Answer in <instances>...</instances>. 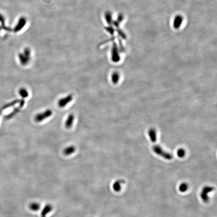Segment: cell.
<instances>
[{
    "label": "cell",
    "mask_w": 217,
    "mask_h": 217,
    "mask_svg": "<svg viewBox=\"0 0 217 217\" xmlns=\"http://www.w3.org/2000/svg\"><path fill=\"white\" fill-rule=\"evenodd\" d=\"M18 58L20 63L23 65H26L29 63L31 58V51L29 48H25L23 51L19 53Z\"/></svg>",
    "instance_id": "6da1fadb"
},
{
    "label": "cell",
    "mask_w": 217,
    "mask_h": 217,
    "mask_svg": "<svg viewBox=\"0 0 217 217\" xmlns=\"http://www.w3.org/2000/svg\"><path fill=\"white\" fill-rule=\"evenodd\" d=\"M215 190V188L210 186H206L202 188V191L200 192V196L204 202L207 203L209 202V198L208 194Z\"/></svg>",
    "instance_id": "7a4b0ae2"
},
{
    "label": "cell",
    "mask_w": 217,
    "mask_h": 217,
    "mask_svg": "<svg viewBox=\"0 0 217 217\" xmlns=\"http://www.w3.org/2000/svg\"><path fill=\"white\" fill-rule=\"evenodd\" d=\"M52 114V112L51 110H46V111L42 113H39L36 115L34 118L35 121L37 122H40L43 121L45 119L50 117Z\"/></svg>",
    "instance_id": "3957f363"
},
{
    "label": "cell",
    "mask_w": 217,
    "mask_h": 217,
    "mask_svg": "<svg viewBox=\"0 0 217 217\" xmlns=\"http://www.w3.org/2000/svg\"><path fill=\"white\" fill-rule=\"evenodd\" d=\"M111 55H112V60L114 63L118 62L120 57L119 55V50L118 46L116 42L113 43L112 50H111Z\"/></svg>",
    "instance_id": "277c9868"
},
{
    "label": "cell",
    "mask_w": 217,
    "mask_h": 217,
    "mask_svg": "<svg viewBox=\"0 0 217 217\" xmlns=\"http://www.w3.org/2000/svg\"><path fill=\"white\" fill-rule=\"evenodd\" d=\"M27 23V19L24 17H21L20 18L19 20L17 22V24L15 26L14 28V31L16 33L21 31L24 27H25V25Z\"/></svg>",
    "instance_id": "5b68a950"
},
{
    "label": "cell",
    "mask_w": 217,
    "mask_h": 217,
    "mask_svg": "<svg viewBox=\"0 0 217 217\" xmlns=\"http://www.w3.org/2000/svg\"><path fill=\"white\" fill-rule=\"evenodd\" d=\"M184 21V18L182 15H176L173 20V27L175 29H178L181 27Z\"/></svg>",
    "instance_id": "8992f818"
},
{
    "label": "cell",
    "mask_w": 217,
    "mask_h": 217,
    "mask_svg": "<svg viewBox=\"0 0 217 217\" xmlns=\"http://www.w3.org/2000/svg\"><path fill=\"white\" fill-rule=\"evenodd\" d=\"M73 99V97L71 95H69L65 98L61 99L58 102L59 106L61 108L65 107L67 106V104H69Z\"/></svg>",
    "instance_id": "52a82bcc"
},
{
    "label": "cell",
    "mask_w": 217,
    "mask_h": 217,
    "mask_svg": "<svg viewBox=\"0 0 217 217\" xmlns=\"http://www.w3.org/2000/svg\"><path fill=\"white\" fill-rule=\"evenodd\" d=\"M154 151L155 152L157 153V154L160 155L161 156H162L163 158L166 159L170 160L172 158V156H171V154L163 151L160 148H159L158 147H155L154 148Z\"/></svg>",
    "instance_id": "ba28073f"
},
{
    "label": "cell",
    "mask_w": 217,
    "mask_h": 217,
    "mask_svg": "<svg viewBox=\"0 0 217 217\" xmlns=\"http://www.w3.org/2000/svg\"><path fill=\"white\" fill-rule=\"evenodd\" d=\"M20 105L18 107H17L16 108H14V110L11 112L8 115H7L5 117V118L6 119H10L11 118H12L14 116H15L16 114L19 112L20 110L21 109V108H22L24 105L25 104V101L24 100H22L20 101Z\"/></svg>",
    "instance_id": "9c48e42d"
},
{
    "label": "cell",
    "mask_w": 217,
    "mask_h": 217,
    "mask_svg": "<svg viewBox=\"0 0 217 217\" xmlns=\"http://www.w3.org/2000/svg\"><path fill=\"white\" fill-rule=\"evenodd\" d=\"M74 120H75V116H74L73 114H70L67 117L66 122H65V127L67 128H69L71 127L73 125Z\"/></svg>",
    "instance_id": "30bf717a"
},
{
    "label": "cell",
    "mask_w": 217,
    "mask_h": 217,
    "mask_svg": "<svg viewBox=\"0 0 217 217\" xmlns=\"http://www.w3.org/2000/svg\"><path fill=\"white\" fill-rule=\"evenodd\" d=\"M125 182L124 180H118L113 184V189L116 192H119L121 190V184H124Z\"/></svg>",
    "instance_id": "8fae6325"
},
{
    "label": "cell",
    "mask_w": 217,
    "mask_h": 217,
    "mask_svg": "<svg viewBox=\"0 0 217 217\" xmlns=\"http://www.w3.org/2000/svg\"><path fill=\"white\" fill-rule=\"evenodd\" d=\"M105 18L106 20L107 23L108 25H111L113 23V19L112 14L111 12L107 11L105 13Z\"/></svg>",
    "instance_id": "7c38bea8"
},
{
    "label": "cell",
    "mask_w": 217,
    "mask_h": 217,
    "mask_svg": "<svg viewBox=\"0 0 217 217\" xmlns=\"http://www.w3.org/2000/svg\"><path fill=\"white\" fill-rule=\"evenodd\" d=\"M75 151V146H70L65 148L63 150V153L65 155H70L73 153Z\"/></svg>",
    "instance_id": "4fadbf2b"
},
{
    "label": "cell",
    "mask_w": 217,
    "mask_h": 217,
    "mask_svg": "<svg viewBox=\"0 0 217 217\" xmlns=\"http://www.w3.org/2000/svg\"><path fill=\"white\" fill-rule=\"evenodd\" d=\"M19 102H20V100H14V101L12 102L9 103V104L5 105V106L2 107L1 108H0V115H1V114L2 113V112L3 110H4L6 109V108H9V107H11L15 105L16 104H17V103H19Z\"/></svg>",
    "instance_id": "5bb4252c"
},
{
    "label": "cell",
    "mask_w": 217,
    "mask_h": 217,
    "mask_svg": "<svg viewBox=\"0 0 217 217\" xmlns=\"http://www.w3.org/2000/svg\"><path fill=\"white\" fill-rule=\"evenodd\" d=\"M19 95L21 96L23 98H26L29 96V94L27 92V90L25 88H21L19 91Z\"/></svg>",
    "instance_id": "9a60e30c"
},
{
    "label": "cell",
    "mask_w": 217,
    "mask_h": 217,
    "mask_svg": "<svg viewBox=\"0 0 217 217\" xmlns=\"http://www.w3.org/2000/svg\"><path fill=\"white\" fill-rule=\"evenodd\" d=\"M188 184L185 182H183L182 184H180V186H179V190L180 192H186L188 189Z\"/></svg>",
    "instance_id": "2e32d148"
},
{
    "label": "cell",
    "mask_w": 217,
    "mask_h": 217,
    "mask_svg": "<svg viewBox=\"0 0 217 217\" xmlns=\"http://www.w3.org/2000/svg\"><path fill=\"white\" fill-rule=\"evenodd\" d=\"M117 31L118 35L120 36V37H121L122 39H126L127 38V36L126 35V34L122 30L119 29V28H117Z\"/></svg>",
    "instance_id": "e0dca14e"
},
{
    "label": "cell",
    "mask_w": 217,
    "mask_h": 217,
    "mask_svg": "<svg viewBox=\"0 0 217 217\" xmlns=\"http://www.w3.org/2000/svg\"><path fill=\"white\" fill-rule=\"evenodd\" d=\"M105 29L108 32V33L110 34L111 35H113L115 33V30L113 27L111 26H109L108 27H105Z\"/></svg>",
    "instance_id": "ac0fdd59"
},
{
    "label": "cell",
    "mask_w": 217,
    "mask_h": 217,
    "mask_svg": "<svg viewBox=\"0 0 217 217\" xmlns=\"http://www.w3.org/2000/svg\"><path fill=\"white\" fill-rule=\"evenodd\" d=\"M30 209L33 211H38L40 208V205L37 203H33L30 205Z\"/></svg>",
    "instance_id": "d6986e66"
},
{
    "label": "cell",
    "mask_w": 217,
    "mask_h": 217,
    "mask_svg": "<svg viewBox=\"0 0 217 217\" xmlns=\"http://www.w3.org/2000/svg\"><path fill=\"white\" fill-rule=\"evenodd\" d=\"M118 75L117 73H114L112 75V81H113V83H116L117 81H118Z\"/></svg>",
    "instance_id": "ffe728a7"
},
{
    "label": "cell",
    "mask_w": 217,
    "mask_h": 217,
    "mask_svg": "<svg viewBox=\"0 0 217 217\" xmlns=\"http://www.w3.org/2000/svg\"><path fill=\"white\" fill-rule=\"evenodd\" d=\"M178 155L180 157H183L185 155V152L183 149H180L178 151Z\"/></svg>",
    "instance_id": "44dd1931"
},
{
    "label": "cell",
    "mask_w": 217,
    "mask_h": 217,
    "mask_svg": "<svg viewBox=\"0 0 217 217\" xmlns=\"http://www.w3.org/2000/svg\"><path fill=\"white\" fill-rule=\"evenodd\" d=\"M124 19V16L123 15V14H120L119 15H118V18H117V19L116 20L118 22H119V23H121L122 21H123V20Z\"/></svg>",
    "instance_id": "7402d4cb"
},
{
    "label": "cell",
    "mask_w": 217,
    "mask_h": 217,
    "mask_svg": "<svg viewBox=\"0 0 217 217\" xmlns=\"http://www.w3.org/2000/svg\"><path fill=\"white\" fill-rule=\"evenodd\" d=\"M5 18L3 15L0 13V23L3 25H5Z\"/></svg>",
    "instance_id": "603a6c76"
}]
</instances>
